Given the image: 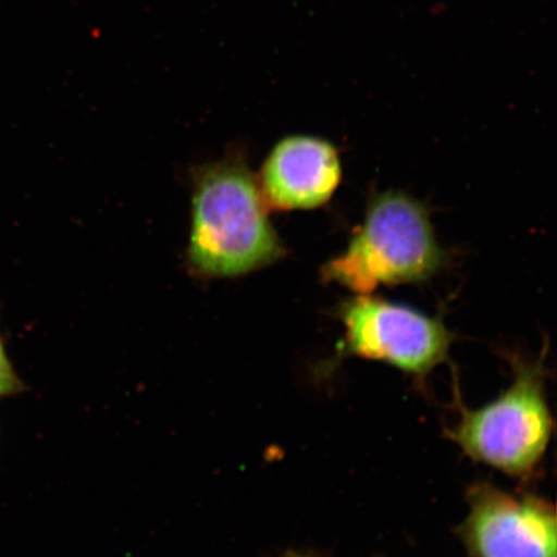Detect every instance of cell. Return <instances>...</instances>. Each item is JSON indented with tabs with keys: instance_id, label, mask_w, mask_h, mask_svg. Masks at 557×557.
<instances>
[{
	"instance_id": "obj_1",
	"label": "cell",
	"mask_w": 557,
	"mask_h": 557,
	"mask_svg": "<svg viewBox=\"0 0 557 557\" xmlns=\"http://www.w3.org/2000/svg\"><path fill=\"white\" fill-rule=\"evenodd\" d=\"M190 186L186 268L194 277H240L287 256L242 146L234 145L224 157L194 166Z\"/></svg>"
},
{
	"instance_id": "obj_2",
	"label": "cell",
	"mask_w": 557,
	"mask_h": 557,
	"mask_svg": "<svg viewBox=\"0 0 557 557\" xmlns=\"http://www.w3.org/2000/svg\"><path fill=\"white\" fill-rule=\"evenodd\" d=\"M447 256L438 244L428 209L399 191L377 195L345 252L326 262L323 281L355 295H371L380 285L429 281Z\"/></svg>"
},
{
	"instance_id": "obj_3",
	"label": "cell",
	"mask_w": 557,
	"mask_h": 557,
	"mask_svg": "<svg viewBox=\"0 0 557 557\" xmlns=\"http://www.w3.org/2000/svg\"><path fill=\"white\" fill-rule=\"evenodd\" d=\"M543 354L540 360L512 354L508 361L513 379L506 392L482 408H461L447 435L472 461L515 479L537 475L554 431Z\"/></svg>"
},
{
	"instance_id": "obj_4",
	"label": "cell",
	"mask_w": 557,
	"mask_h": 557,
	"mask_svg": "<svg viewBox=\"0 0 557 557\" xmlns=\"http://www.w3.org/2000/svg\"><path fill=\"white\" fill-rule=\"evenodd\" d=\"M337 318L344 336L334 361H381L412 375L417 382L426 380L448 359L455 339L441 319L371 295H355L341 302Z\"/></svg>"
},
{
	"instance_id": "obj_5",
	"label": "cell",
	"mask_w": 557,
	"mask_h": 557,
	"mask_svg": "<svg viewBox=\"0 0 557 557\" xmlns=\"http://www.w3.org/2000/svg\"><path fill=\"white\" fill-rule=\"evenodd\" d=\"M468 503L461 537L469 557H556V510L548 500L479 483Z\"/></svg>"
},
{
	"instance_id": "obj_6",
	"label": "cell",
	"mask_w": 557,
	"mask_h": 557,
	"mask_svg": "<svg viewBox=\"0 0 557 557\" xmlns=\"http://www.w3.org/2000/svg\"><path fill=\"white\" fill-rule=\"evenodd\" d=\"M341 178L343 166L331 143L290 136L271 149L257 181L269 209L304 211L329 203Z\"/></svg>"
},
{
	"instance_id": "obj_7",
	"label": "cell",
	"mask_w": 557,
	"mask_h": 557,
	"mask_svg": "<svg viewBox=\"0 0 557 557\" xmlns=\"http://www.w3.org/2000/svg\"><path fill=\"white\" fill-rule=\"evenodd\" d=\"M29 389L26 383L21 380L15 366L7 350L2 329H0V399L15 398Z\"/></svg>"
},
{
	"instance_id": "obj_8",
	"label": "cell",
	"mask_w": 557,
	"mask_h": 557,
	"mask_svg": "<svg viewBox=\"0 0 557 557\" xmlns=\"http://www.w3.org/2000/svg\"><path fill=\"white\" fill-rule=\"evenodd\" d=\"M283 557H308V556H304V555H299V554H295V553H288L287 555H285Z\"/></svg>"
}]
</instances>
